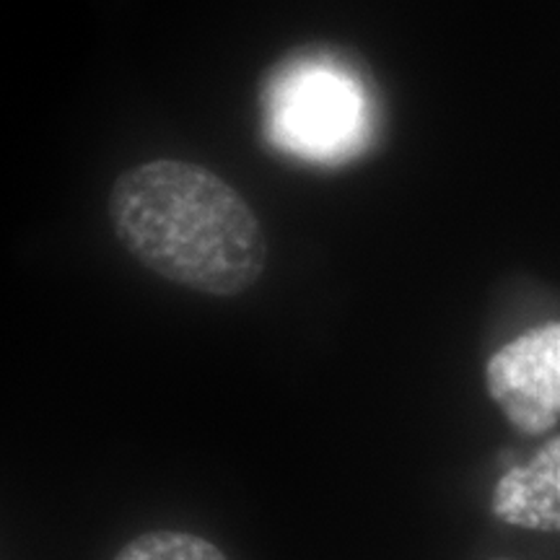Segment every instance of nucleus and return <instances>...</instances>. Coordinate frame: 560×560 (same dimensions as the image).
Returning a JSON list of instances; mask_svg holds the SVG:
<instances>
[{
    "label": "nucleus",
    "mask_w": 560,
    "mask_h": 560,
    "mask_svg": "<svg viewBox=\"0 0 560 560\" xmlns=\"http://www.w3.org/2000/svg\"><path fill=\"white\" fill-rule=\"evenodd\" d=\"M376 128L374 91L338 50L304 47L265 79L262 130L283 156L314 166H342L371 149Z\"/></svg>",
    "instance_id": "2"
},
{
    "label": "nucleus",
    "mask_w": 560,
    "mask_h": 560,
    "mask_svg": "<svg viewBox=\"0 0 560 560\" xmlns=\"http://www.w3.org/2000/svg\"><path fill=\"white\" fill-rule=\"evenodd\" d=\"M486 382L516 431L545 433L560 420V322L535 327L490 355Z\"/></svg>",
    "instance_id": "3"
},
{
    "label": "nucleus",
    "mask_w": 560,
    "mask_h": 560,
    "mask_svg": "<svg viewBox=\"0 0 560 560\" xmlns=\"http://www.w3.org/2000/svg\"><path fill=\"white\" fill-rule=\"evenodd\" d=\"M115 560H229L213 542L187 532H149L130 540Z\"/></svg>",
    "instance_id": "5"
},
{
    "label": "nucleus",
    "mask_w": 560,
    "mask_h": 560,
    "mask_svg": "<svg viewBox=\"0 0 560 560\" xmlns=\"http://www.w3.org/2000/svg\"><path fill=\"white\" fill-rule=\"evenodd\" d=\"M501 560H509V558H501Z\"/></svg>",
    "instance_id": "6"
},
{
    "label": "nucleus",
    "mask_w": 560,
    "mask_h": 560,
    "mask_svg": "<svg viewBox=\"0 0 560 560\" xmlns=\"http://www.w3.org/2000/svg\"><path fill=\"white\" fill-rule=\"evenodd\" d=\"M493 514L514 527L560 532V436L495 482Z\"/></svg>",
    "instance_id": "4"
},
{
    "label": "nucleus",
    "mask_w": 560,
    "mask_h": 560,
    "mask_svg": "<svg viewBox=\"0 0 560 560\" xmlns=\"http://www.w3.org/2000/svg\"><path fill=\"white\" fill-rule=\"evenodd\" d=\"M109 221L145 270L206 296H240L268 268L255 210L226 179L182 159H153L115 179Z\"/></svg>",
    "instance_id": "1"
}]
</instances>
